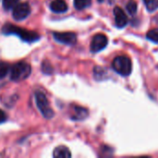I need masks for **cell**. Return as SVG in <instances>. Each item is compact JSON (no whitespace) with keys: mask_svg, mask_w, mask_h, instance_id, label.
Here are the masks:
<instances>
[{"mask_svg":"<svg viewBox=\"0 0 158 158\" xmlns=\"http://www.w3.org/2000/svg\"><path fill=\"white\" fill-rule=\"evenodd\" d=\"M2 32L4 34H14L17 35L18 37H19L21 40L25 41V42H35L37 41L40 36L38 33L31 31H28L26 29L15 26L13 24H5L2 28Z\"/></svg>","mask_w":158,"mask_h":158,"instance_id":"1","label":"cell"},{"mask_svg":"<svg viewBox=\"0 0 158 158\" xmlns=\"http://www.w3.org/2000/svg\"><path fill=\"white\" fill-rule=\"evenodd\" d=\"M31 71V66L28 63L24 61L18 62L10 69V79L15 81L25 80L30 76Z\"/></svg>","mask_w":158,"mask_h":158,"instance_id":"2","label":"cell"},{"mask_svg":"<svg viewBox=\"0 0 158 158\" xmlns=\"http://www.w3.org/2000/svg\"><path fill=\"white\" fill-rule=\"evenodd\" d=\"M113 69L121 76L127 77L131 73L132 65L131 61L128 56H117L112 62Z\"/></svg>","mask_w":158,"mask_h":158,"instance_id":"3","label":"cell"},{"mask_svg":"<svg viewBox=\"0 0 158 158\" xmlns=\"http://www.w3.org/2000/svg\"><path fill=\"white\" fill-rule=\"evenodd\" d=\"M35 101L37 107L39 108L40 112L45 118H51L54 116V111L50 107L49 102L46 98V96L41 93V92H36L35 93Z\"/></svg>","mask_w":158,"mask_h":158,"instance_id":"4","label":"cell"},{"mask_svg":"<svg viewBox=\"0 0 158 158\" xmlns=\"http://www.w3.org/2000/svg\"><path fill=\"white\" fill-rule=\"evenodd\" d=\"M12 9V16L16 20H22L26 19L31 13V7L26 2L18 3Z\"/></svg>","mask_w":158,"mask_h":158,"instance_id":"5","label":"cell"},{"mask_svg":"<svg viewBox=\"0 0 158 158\" xmlns=\"http://www.w3.org/2000/svg\"><path fill=\"white\" fill-rule=\"evenodd\" d=\"M108 44L107 37L103 33H98L93 37V40L91 42V51L94 53L100 52L103 50Z\"/></svg>","mask_w":158,"mask_h":158,"instance_id":"6","label":"cell"},{"mask_svg":"<svg viewBox=\"0 0 158 158\" xmlns=\"http://www.w3.org/2000/svg\"><path fill=\"white\" fill-rule=\"evenodd\" d=\"M53 35L56 41L68 45H72L77 41V36L74 32H54Z\"/></svg>","mask_w":158,"mask_h":158,"instance_id":"7","label":"cell"},{"mask_svg":"<svg viewBox=\"0 0 158 158\" xmlns=\"http://www.w3.org/2000/svg\"><path fill=\"white\" fill-rule=\"evenodd\" d=\"M114 15L117 27L123 28L128 24V17L126 13L122 10V8H120L119 6H116L114 8Z\"/></svg>","mask_w":158,"mask_h":158,"instance_id":"8","label":"cell"},{"mask_svg":"<svg viewBox=\"0 0 158 158\" xmlns=\"http://www.w3.org/2000/svg\"><path fill=\"white\" fill-rule=\"evenodd\" d=\"M50 8L55 13H63L68 10V5L64 0H53L50 4Z\"/></svg>","mask_w":158,"mask_h":158,"instance_id":"9","label":"cell"},{"mask_svg":"<svg viewBox=\"0 0 158 158\" xmlns=\"http://www.w3.org/2000/svg\"><path fill=\"white\" fill-rule=\"evenodd\" d=\"M53 156L55 158H69L71 156V153L66 146H58L53 152Z\"/></svg>","mask_w":158,"mask_h":158,"instance_id":"10","label":"cell"},{"mask_svg":"<svg viewBox=\"0 0 158 158\" xmlns=\"http://www.w3.org/2000/svg\"><path fill=\"white\" fill-rule=\"evenodd\" d=\"M88 116V111L87 109L83 108V107H80V106H76L75 107V115L72 118L73 119H78V120H81L84 119L86 117Z\"/></svg>","mask_w":158,"mask_h":158,"instance_id":"11","label":"cell"},{"mask_svg":"<svg viewBox=\"0 0 158 158\" xmlns=\"http://www.w3.org/2000/svg\"><path fill=\"white\" fill-rule=\"evenodd\" d=\"M92 4V0H74V6L78 10H82Z\"/></svg>","mask_w":158,"mask_h":158,"instance_id":"12","label":"cell"},{"mask_svg":"<svg viewBox=\"0 0 158 158\" xmlns=\"http://www.w3.org/2000/svg\"><path fill=\"white\" fill-rule=\"evenodd\" d=\"M126 8L128 10V12L131 15H134L137 12V8H138V5L134 0H130L126 6Z\"/></svg>","mask_w":158,"mask_h":158,"instance_id":"13","label":"cell"},{"mask_svg":"<svg viewBox=\"0 0 158 158\" xmlns=\"http://www.w3.org/2000/svg\"><path fill=\"white\" fill-rule=\"evenodd\" d=\"M143 2L150 12L155 11L158 7V0H143Z\"/></svg>","mask_w":158,"mask_h":158,"instance_id":"14","label":"cell"},{"mask_svg":"<svg viewBox=\"0 0 158 158\" xmlns=\"http://www.w3.org/2000/svg\"><path fill=\"white\" fill-rule=\"evenodd\" d=\"M10 68L9 65L6 62H0V80L5 78L6 74L8 73Z\"/></svg>","mask_w":158,"mask_h":158,"instance_id":"15","label":"cell"},{"mask_svg":"<svg viewBox=\"0 0 158 158\" xmlns=\"http://www.w3.org/2000/svg\"><path fill=\"white\" fill-rule=\"evenodd\" d=\"M147 39L154 42V43H158V29H153L147 32L146 35Z\"/></svg>","mask_w":158,"mask_h":158,"instance_id":"16","label":"cell"},{"mask_svg":"<svg viewBox=\"0 0 158 158\" xmlns=\"http://www.w3.org/2000/svg\"><path fill=\"white\" fill-rule=\"evenodd\" d=\"M18 3H19V0H3V6L5 9L8 10V9L13 8Z\"/></svg>","mask_w":158,"mask_h":158,"instance_id":"17","label":"cell"},{"mask_svg":"<svg viewBox=\"0 0 158 158\" xmlns=\"http://www.w3.org/2000/svg\"><path fill=\"white\" fill-rule=\"evenodd\" d=\"M6 120V115L5 114V112L3 110L0 109V124L4 123Z\"/></svg>","mask_w":158,"mask_h":158,"instance_id":"18","label":"cell"}]
</instances>
